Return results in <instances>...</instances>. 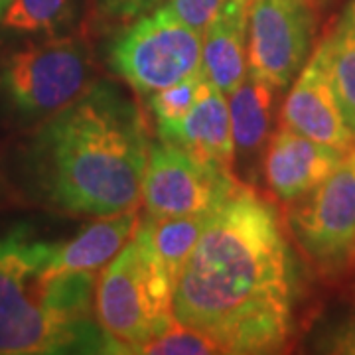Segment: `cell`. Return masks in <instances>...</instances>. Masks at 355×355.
<instances>
[{
	"label": "cell",
	"instance_id": "cell-1",
	"mask_svg": "<svg viewBox=\"0 0 355 355\" xmlns=\"http://www.w3.org/2000/svg\"><path fill=\"white\" fill-rule=\"evenodd\" d=\"M296 272L270 203L249 188L216 211L174 284V320L223 354H275L292 331Z\"/></svg>",
	"mask_w": 355,
	"mask_h": 355
},
{
	"label": "cell",
	"instance_id": "cell-2",
	"mask_svg": "<svg viewBox=\"0 0 355 355\" xmlns=\"http://www.w3.org/2000/svg\"><path fill=\"white\" fill-rule=\"evenodd\" d=\"M150 153L140 109L107 81L51 114L24 154L32 190L53 207L79 216L135 209Z\"/></svg>",
	"mask_w": 355,
	"mask_h": 355
},
{
	"label": "cell",
	"instance_id": "cell-3",
	"mask_svg": "<svg viewBox=\"0 0 355 355\" xmlns=\"http://www.w3.org/2000/svg\"><path fill=\"white\" fill-rule=\"evenodd\" d=\"M55 251L28 225L0 235V355L113 354L95 314V272L55 270Z\"/></svg>",
	"mask_w": 355,
	"mask_h": 355
},
{
	"label": "cell",
	"instance_id": "cell-4",
	"mask_svg": "<svg viewBox=\"0 0 355 355\" xmlns=\"http://www.w3.org/2000/svg\"><path fill=\"white\" fill-rule=\"evenodd\" d=\"M174 284L139 235L105 266L95 288V314L113 354H139L176 324Z\"/></svg>",
	"mask_w": 355,
	"mask_h": 355
},
{
	"label": "cell",
	"instance_id": "cell-5",
	"mask_svg": "<svg viewBox=\"0 0 355 355\" xmlns=\"http://www.w3.org/2000/svg\"><path fill=\"white\" fill-rule=\"evenodd\" d=\"M91 53L77 38H50L0 62V99L28 121L50 119L91 85Z\"/></svg>",
	"mask_w": 355,
	"mask_h": 355
},
{
	"label": "cell",
	"instance_id": "cell-6",
	"mask_svg": "<svg viewBox=\"0 0 355 355\" xmlns=\"http://www.w3.org/2000/svg\"><path fill=\"white\" fill-rule=\"evenodd\" d=\"M202 34L166 6L144 14L114 40L109 65L140 95L170 87L202 69Z\"/></svg>",
	"mask_w": 355,
	"mask_h": 355
},
{
	"label": "cell",
	"instance_id": "cell-7",
	"mask_svg": "<svg viewBox=\"0 0 355 355\" xmlns=\"http://www.w3.org/2000/svg\"><path fill=\"white\" fill-rule=\"evenodd\" d=\"M286 223L304 257L326 275L355 261V144L320 186L292 202Z\"/></svg>",
	"mask_w": 355,
	"mask_h": 355
},
{
	"label": "cell",
	"instance_id": "cell-8",
	"mask_svg": "<svg viewBox=\"0 0 355 355\" xmlns=\"http://www.w3.org/2000/svg\"><path fill=\"white\" fill-rule=\"evenodd\" d=\"M241 186L229 170L200 162L164 139L150 142L142 182V200L148 216L178 217L216 211Z\"/></svg>",
	"mask_w": 355,
	"mask_h": 355
},
{
	"label": "cell",
	"instance_id": "cell-9",
	"mask_svg": "<svg viewBox=\"0 0 355 355\" xmlns=\"http://www.w3.org/2000/svg\"><path fill=\"white\" fill-rule=\"evenodd\" d=\"M314 12L308 0H253L247 30V69L284 89L312 48Z\"/></svg>",
	"mask_w": 355,
	"mask_h": 355
},
{
	"label": "cell",
	"instance_id": "cell-10",
	"mask_svg": "<svg viewBox=\"0 0 355 355\" xmlns=\"http://www.w3.org/2000/svg\"><path fill=\"white\" fill-rule=\"evenodd\" d=\"M282 121L308 139L342 150H349L355 144V135L345 125L331 87L328 40L318 46L300 69V76L296 77L282 105Z\"/></svg>",
	"mask_w": 355,
	"mask_h": 355
},
{
	"label": "cell",
	"instance_id": "cell-11",
	"mask_svg": "<svg viewBox=\"0 0 355 355\" xmlns=\"http://www.w3.org/2000/svg\"><path fill=\"white\" fill-rule=\"evenodd\" d=\"M345 153L284 125L275 132L266 148V184L280 202H296L330 176Z\"/></svg>",
	"mask_w": 355,
	"mask_h": 355
},
{
	"label": "cell",
	"instance_id": "cell-12",
	"mask_svg": "<svg viewBox=\"0 0 355 355\" xmlns=\"http://www.w3.org/2000/svg\"><path fill=\"white\" fill-rule=\"evenodd\" d=\"M160 139L178 144L200 162L231 172L235 158L227 95L205 81L198 101L170 132Z\"/></svg>",
	"mask_w": 355,
	"mask_h": 355
},
{
	"label": "cell",
	"instance_id": "cell-13",
	"mask_svg": "<svg viewBox=\"0 0 355 355\" xmlns=\"http://www.w3.org/2000/svg\"><path fill=\"white\" fill-rule=\"evenodd\" d=\"M253 0H223L203 32L202 67L209 83L231 95L247 76V30Z\"/></svg>",
	"mask_w": 355,
	"mask_h": 355
},
{
	"label": "cell",
	"instance_id": "cell-14",
	"mask_svg": "<svg viewBox=\"0 0 355 355\" xmlns=\"http://www.w3.org/2000/svg\"><path fill=\"white\" fill-rule=\"evenodd\" d=\"M140 225L137 209H127L91 223L71 241L58 243L53 268L60 272H97L121 253Z\"/></svg>",
	"mask_w": 355,
	"mask_h": 355
},
{
	"label": "cell",
	"instance_id": "cell-15",
	"mask_svg": "<svg viewBox=\"0 0 355 355\" xmlns=\"http://www.w3.org/2000/svg\"><path fill=\"white\" fill-rule=\"evenodd\" d=\"M279 89L247 69L239 87L231 93L229 113L235 150L251 154L261 148L270 128L272 101Z\"/></svg>",
	"mask_w": 355,
	"mask_h": 355
},
{
	"label": "cell",
	"instance_id": "cell-16",
	"mask_svg": "<svg viewBox=\"0 0 355 355\" xmlns=\"http://www.w3.org/2000/svg\"><path fill=\"white\" fill-rule=\"evenodd\" d=\"M216 211L178 217L148 216L144 221H140L137 235L164 263L168 272L176 282L180 268L186 263V259L190 257L198 241L202 239L203 231L207 229Z\"/></svg>",
	"mask_w": 355,
	"mask_h": 355
},
{
	"label": "cell",
	"instance_id": "cell-17",
	"mask_svg": "<svg viewBox=\"0 0 355 355\" xmlns=\"http://www.w3.org/2000/svg\"><path fill=\"white\" fill-rule=\"evenodd\" d=\"M326 40L331 87L345 125L355 135V0L347 4L336 30Z\"/></svg>",
	"mask_w": 355,
	"mask_h": 355
},
{
	"label": "cell",
	"instance_id": "cell-18",
	"mask_svg": "<svg viewBox=\"0 0 355 355\" xmlns=\"http://www.w3.org/2000/svg\"><path fill=\"white\" fill-rule=\"evenodd\" d=\"M73 0H12L2 26L16 34L53 36L71 22Z\"/></svg>",
	"mask_w": 355,
	"mask_h": 355
},
{
	"label": "cell",
	"instance_id": "cell-19",
	"mask_svg": "<svg viewBox=\"0 0 355 355\" xmlns=\"http://www.w3.org/2000/svg\"><path fill=\"white\" fill-rule=\"evenodd\" d=\"M205 81H207V77L203 73L202 67L193 76L186 77L170 87L158 89L148 95V107L156 116L158 137H164L166 132H170L188 114L193 103L198 101Z\"/></svg>",
	"mask_w": 355,
	"mask_h": 355
},
{
	"label": "cell",
	"instance_id": "cell-20",
	"mask_svg": "<svg viewBox=\"0 0 355 355\" xmlns=\"http://www.w3.org/2000/svg\"><path fill=\"white\" fill-rule=\"evenodd\" d=\"M139 354H158V355H180V354H223V349L219 347L209 336H205L202 331L191 330L188 326L174 324L162 336L154 338L153 342L140 347Z\"/></svg>",
	"mask_w": 355,
	"mask_h": 355
},
{
	"label": "cell",
	"instance_id": "cell-21",
	"mask_svg": "<svg viewBox=\"0 0 355 355\" xmlns=\"http://www.w3.org/2000/svg\"><path fill=\"white\" fill-rule=\"evenodd\" d=\"M223 0H170L168 8L176 14L184 24L191 26L200 34L214 20Z\"/></svg>",
	"mask_w": 355,
	"mask_h": 355
},
{
	"label": "cell",
	"instance_id": "cell-22",
	"mask_svg": "<svg viewBox=\"0 0 355 355\" xmlns=\"http://www.w3.org/2000/svg\"><path fill=\"white\" fill-rule=\"evenodd\" d=\"M162 0H99V14L109 22H132L156 10Z\"/></svg>",
	"mask_w": 355,
	"mask_h": 355
},
{
	"label": "cell",
	"instance_id": "cell-23",
	"mask_svg": "<svg viewBox=\"0 0 355 355\" xmlns=\"http://www.w3.org/2000/svg\"><path fill=\"white\" fill-rule=\"evenodd\" d=\"M320 349L328 354L355 355V320L340 324L338 328L328 331L320 343Z\"/></svg>",
	"mask_w": 355,
	"mask_h": 355
},
{
	"label": "cell",
	"instance_id": "cell-24",
	"mask_svg": "<svg viewBox=\"0 0 355 355\" xmlns=\"http://www.w3.org/2000/svg\"><path fill=\"white\" fill-rule=\"evenodd\" d=\"M10 2H12V0H0V20H2V16H4V12L8 10Z\"/></svg>",
	"mask_w": 355,
	"mask_h": 355
}]
</instances>
